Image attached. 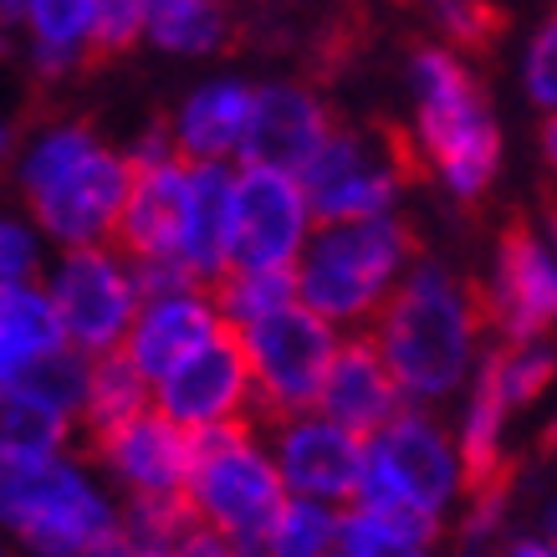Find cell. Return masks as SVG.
<instances>
[{"label": "cell", "instance_id": "cell-1", "mask_svg": "<svg viewBox=\"0 0 557 557\" xmlns=\"http://www.w3.org/2000/svg\"><path fill=\"white\" fill-rule=\"evenodd\" d=\"M481 297L456 271L435 261H414L388 292V302L373 318V348L384 358L388 379L399 384V399L440 405L450 399L475 369L481 354Z\"/></svg>", "mask_w": 557, "mask_h": 557}, {"label": "cell", "instance_id": "cell-2", "mask_svg": "<svg viewBox=\"0 0 557 557\" xmlns=\"http://www.w3.org/2000/svg\"><path fill=\"white\" fill-rule=\"evenodd\" d=\"M128 159L113 153L87 123H51L21 153V189L41 236L62 251L108 246L128 195Z\"/></svg>", "mask_w": 557, "mask_h": 557}, {"label": "cell", "instance_id": "cell-3", "mask_svg": "<svg viewBox=\"0 0 557 557\" xmlns=\"http://www.w3.org/2000/svg\"><path fill=\"white\" fill-rule=\"evenodd\" d=\"M409 267H414V236L394 215H373L318 225L292 267V282L297 302L327 327H363L379 318V307Z\"/></svg>", "mask_w": 557, "mask_h": 557}, {"label": "cell", "instance_id": "cell-4", "mask_svg": "<svg viewBox=\"0 0 557 557\" xmlns=\"http://www.w3.org/2000/svg\"><path fill=\"white\" fill-rule=\"evenodd\" d=\"M414 83V153L456 200H481L502 170V134L491 123L475 72L450 47H420L409 62Z\"/></svg>", "mask_w": 557, "mask_h": 557}, {"label": "cell", "instance_id": "cell-5", "mask_svg": "<svg viewBox=\"0 0 557 557\" xmlns=\"http://www.w3.org/2000/svg\"><path fill=\"white\" fill-rule=\"evenodd\" d=\"M185 496L195 507V522L210 527L215 537L256 547L267 537L271 517L282 511L287 491L271 466V450L251 435V424H215L189 435V481Z\"/></svg>", "mask_w": 557, "mask_h": 557}, {"label": "cell", "instance_id": "cell-6", "mask_svg": "<svg viewBox=\"0 0 557 557\" xmlns=\"http://www.w3.org/2000/svg\"><path fill=\"white\" fill-rule=\"evenodd\" d=\"M0 522L41 557H87L119 537L102 491L62 456L0 466Z\"/></svg>", "mask_w": 557, "mask_h": 557}, {"label": "cell", "instance_id": "cell-7", "mask_svg": "<svg viewBox=\"0 0 557 557\" xmlns=\"http://www.w3.org/2000/svg\"><path fill=\"white\" fill-rule=\"evenodd\" d=\"M460 496V456L456 440L440 430L435 414L399 409L384 430L363 440V471H358L354 507L363 511H414L445 517Z\"/></svg>", "mask_w": 557, "mask_h": 557}, {"label": "cell", "instance_id": "cell-8", "mask_svg": "<svg viewBox=\"0 0 557 557\" xmlns=\"http://www.w3.org/2000/svg\"><path fill=\"white\" fill-rule=\"evenodd\" d=\"M409 164H414V149L399 134L333 128L297 180H302V195L312 205V220L318 225H343V220L394 215Z\"/></svg>", "mask_w": 557, "mask_h": 557}, {"label": "cell", "instance_id": "cell-9", "mask_svg": "<svg viewBox=\"0 0 557 557\" xmlns=\"http://www.w3.org/2000/svg\"><path fill=\"white\" fill-rule=\"evenodd\" d=\"M236 338L240 354H246V369H251V405L267 420L312 414L322 373H327L333 348H338V327H327L302 302H292L271 318L251 322V327H240Z\"/></svg>", "mask_w": 557, "mask_h": 557}, {"label": "cell", "instance_id": "cell-10", "mask_svg": "<svg viewBox=\"0 0 557 557\" xmlns=\"http://www.w3.org/2000/svg\"><path fill=\"white\" fill-rule=\"evenodd\" d=\"M47 302L57 312L62 343L72 354L83 358L119 354L123 338H128V322L138 312L134 267L113 246L62 251V261H57V271L47 282Z\"/></svg>", "mask_w": 557, "mask_h": 557}, {"label": "cell", "instance_id": "cell-11", "mask_svg": "<svg viewBox=\"0 0 557 557\" xmlns=\"http://www.w3.org/2000/svg\"><path fill=\"white\" fill-rule=\"evenodd\" d=\"M318 220L302 195V180L261 164H236L231 174V267L292 271Z\"/></svg>", "mask_w": 557, "mask_h": 557}, {"label": "cell", "instance_id": "cell-12", "mask_svg": "<svg viewBox=\"0 0 557 557\" xmlns=\"http://www.w3.org/2000/svg\"><path fill=\"white\" fill-rule=\"evenodd\" d=\"M153 409L170 424H180L185 435L246 420V409H251V369H246L236 333L220 327L205 348H195L185 363H174L153 384Z\"/></svg>", "mask_w": 557, "mask_h": 557}, {"label": "cell", "instance_id": "cell-13", "mask_svg": "<svg viewBox=\"0 0 557 557\" xmlns=\"http://www.w3.org/2000/svg\"><path fill=\"white\" fill-rule=\"evenodd\" d=\"M557 312V261L547 236L532 225H511L496 246L491 292L481 297V318L507 343H532L553 327Z\"/></svg>", "mask_w": 557, "mask_h": 557}, {"label": "cell", "instance_id": "cell-14", "mask_svg": "<svg viewBox=\"0 0 557 557\" xmlns=\"http://www.w3.org/2000/svg\"><path fill=\"white\" fill-rule=\"evenodd\" d=\"M271 466L282 475V491H287V496L338 507V502H354V491H358L363 440L348 435L343 424L322 420L318 409H312V414H292V420H276Z\"/></svg>", "mask_w": 557, "mask_h": 557}, {"label": "cell", "instance_id": "cell-15", "mask_svg": "<svg viewBox=\"0 0 557 557\" xmlns=\"http://www.w3.org/2000/svg\"><path fill=\"white\" fill-rule=\"evenodd\" d=\"M327 134H333V119H327V108L318 102V92H307L302 83L256 87L251 123H246L236 164H261V170L302 174L307 159L322 149V138Z\"/></svg>", "mask_w": 557, "mask_h": 557}, {"label": "cell", "instance_id": "cell-16", "mask_svg": "<svg viewBox=\"0 0 557 557\" xmlns=\"http://www.w3.org/2000/svg\"><path fill=\"white\" fill-rule=\"evenodd\" d=\"M220 327H225V322H220L215 302H210L200 287L170 292V297H144L119 354L128 358L153 388L174 363H185L195 348H205V343L215 338Z\"/></svg>", "mask_w": 557, "mask_h": 557}, {"label": "cell", "instance_id": "cell-17", "mask_svg": "<svg viewBox=\"0 0 557 557\" xmlns=\"http://www.w3.org/2000/svg\"><path fill=\"white\" fill-rule=\"evenodd\" d=\"M98 456L134 496H180L189 481V435L153 405L98 435Z\"/></svg>", "mask_w": 557, "mask_h": 557}, {"label": "cell", "instance_id": "cell-18", "mask_svg": "<svg viewBox=\"0 0 557 557\" xmlns=\"http://www.w3.org/2000/svg\"><path fill=\"white\" fill-rule=\"evenodd\" d=\"M312 409H318L322 420L343 424V430L358 435V440H369L373 430H384V424L405 409L399 384L388 379L373 338H338L333 363H327V373H322L318 405Z\"/></svg>", "mask_w": 557, "mask_h": 557}, {"label": "cell", "instance_id": "cell-19", "mask_svg": "<svg viewBox=\"0 0 557 557\" xmlns=\"http://www.w3.org/2000/svg\"><path fill=\"white\" fill-rule=\"evenodd\" d=\"M180 215H185V159L174 153L164 164H138L128 174V195H123L119 225H113L119 256L123 261H174Z\"/></svg>", "mask_w": 557, "mask_h": 557}, {"label": "cell", "instance_id": "cell-20", "mask_svg": "<svg viewBox=\"0 0 557 557\" xmlns=\"http://www.w3.org/2000/svg\"><path fill=\"white\" fill-rule=\"evenodd\" d=\"M231 174L236 164H189L185 159V215L174 261L195 287H215L231 271Z\"/></svg>", "mask_w": 557, "mask_h": 557}, {"label": "cell", "instance_id": "cell-21", "mask_svg": "<svg viewBox=\"0 0 557 557\" xmlns=\"http://www.w3.org/2000/svg\"><path fill=\"white\" fill-rule=\"evenodd\" d=\"M251 98L256 87L240 77H220V83L195 87L180 108V119L170 123L174 153L189 164H236L246 123H251Z\"/></svg>", "mask_w": 557, "mask_h": 557}, {"label": "cell", "instance_id": "cell-22", "mask_svg": "<svg viewBox=\"0 0 557 557\" xmlns=\"http://www.w3.org/2000/svg\"><path fill=\"white\" fill-rule=\"evenodd\" d=\"M507 394H502V379H496V354H486L471 369V399H466V414H460V491H475L496 481L507 471L502 466V430H507Z\"/></svg>", "mask_w": 557, "mask_h": 557}, {"label": "cell", "instance_id": "cell-23", "mask_svg": "<svg viewBox=\"0 0 557 557\" xmlns=\"http://www.w3.org/2000/svg\"><path fill=\"white\" fill-rule=\"evenodd\" d=\"M21 26L32 32V57L47 77H62L92 57L98 0H26Z\"/></svg>", "mask_w": 557, "mask_h": 557}, {"label": "cell", "instance_id": "cell-24", "mask_svg": "<svg viewBox=\"0 0 557 557\" xmlns=\"http://www.w3.org/2000/svg\"><path fill=\"white\" fill-rule=\"evenodd\" d=\"M72 420L47 399H36L32 388L5 384L0 388V466H26V460L62 456Z\"/></svg>", "mask_w": 557, "mask_h": 557}, {"label": "cell", "instance_id": "cell-25", "mask_svg": "<svg viewBox=\"0 0 557 557\" xmlns=\"http://www.w3.org/2000/svg\"><path fill=\"white\" fill-rule=\"evenodd\" d=\"M57 348H67L62 343V327H57V312L47 302V287H11L0 292V358L16 369V379L32 369L36 358L57 354Z\"/></svg>", "mask_w": 557, "mask_h": 557}, {"label": "cell", "instance_id": "cell-26", "mask_svg": "<svg viewBox=\"0 0 557 557\" xmlns=\"http://www.w3.org/2000/svg\"><path fill=\"white\" fill-rule=\"evenodd\" d=\"M149 405H153L149 379L123 354L87 358V388H83V409H77V414L92 424V435H108L113 424L134 420V414H144Z\"/></svg>", "mask_w": 557, "mask_h": 557}, {"label": "cell", "instance_id": "cell-27", "mask_svg": "<svg viewBox=\"0 0 557 557\" xmlns=\"http://www.w3.org/2000/svg\"><path fill=\"white\" fill-rule=\"evenodd\" d=\"M144 36L180 57H205L225 41V5L220 0H144Z\"/></svg>", "mask_w": 557, "mask_h": 557}, {"label": "cell", "instance_id": "cell-28", "mask_svg": "<svg viewBox=\"0 0 557 557\" xmlns=\"http://www.w3.org/2000/svg\"><path fill=\"white\" fill-rule=\"evenodd\" d=\"M215 312L220 322L240 333V327H251V322L271 318V312H282V307L297 302V282H292V271H246V267H231L225 276L215 282Z\"/></svg>", "mask_w": 557, "mask_h": 557}, {"label": "cell", "instance_id": "cell-29", "mask_svg": "<svg viewBox=\"0 0 557 557\" xmlns=\"http://www.w3.org/2000/svg\"><path fill=\"white\" fill-rule=\"evenodd\" d=\"M333 547H338V507L302 496H287L261 537V557H327Z\"/></svg>", "mask_w": 557, "mask_h": 557}, {"label": "cell", "instance_id": "cell-30", "mask_svg": "<svg viewBox=\"0 0 557 557\" xmlns=\"http://www.w3.org/2000/svg\"><path fill=\"white\" fill-rule=\"evenodd\" d=\"M420 11L430 16V26L450 41V51H481L507 26V16H502L491 0H420Z\"/></svg>", "mask_w": 557, "mask_h": 557}, {"label": "cell", "instance_id": "cell-31", "mask_svg": "<svg viewBox=\"0 0 557 557\" xmlns=\"http://www.w3.org/2000/svg\"><path fill=\"white\" fill-rule=\"evenodd\" d=\"M338 553L343 557H430L420 537H409L405 527H394L379 511H343L338 517Z\"/></svg>", "mask_w": 557, "mask_h": 557}, {"label": "cell", "instance_id": "cell-32", "mask_svg": "<svg viewBox=\"0 0 557 557\" xmlns=\"http://www.w3.org/2000/svg\"><path fill=\"white\" fill-rule=\"evenodd\" d=\"M195 507L189 496H134L128 507V547H180L195 532Z\"/></svg>", "mask_w": 557, "mask_h": 557}, {"label": "cell", "instance_id": "cell-33", "mask_svg": "<svg viewBox=\"0 0 557 557\" xmlns=\"http://www.w3.org/2000/svg\"><path fill=\"white\" fill-rule=\"evenodd\" d=\"M21 388H32L36 399H47L51 409H62V414H77L83 409V388H87V358L72 354V348H57V354L36 358L32 369L16 379Z\"/></svg>", "mask_w": 557, "mask_h": 557}, {"label": "cell", "instance_id": "cell-34", "mask_svg": "<svg viewBox=\"0 0 557 557\" xmlns=\"http://www.w3.org/2000/svg\"><path fill=\"white\" fill-rule=\"evenodd\" d=\"M496 354V379H502V394L507 405H532L542 388L553 384V348L542 338L532 343H507V348H491Z\"/></svg>", "mask_w": 557, "mask_h": 557}, {"label": "cell", "instance_id": "cell-35", "mask_svg": "<svg viewBox=\"0 0 557 557\" xmlns=\"http://www.w3.org/2000/svg\"><path fill=\"white\" fill-rule=\"evenodd\" d=\"M36 271H41V240H36V231L16 215H0V292L36 282Z\"/></svg>", "mask_w": 557, "mask_h": 557}, {"label": "cell", "instance_id": "cell-36", "mask_svg": "<svg viewBox=\"0 0 557 557\" xmlns=\"http://www.w3.org/2000/svg\"><path fill=\"white\" fill-rule=\"evenodd\" d=\"M144 41V0H98V26H92V57H113Z\"/></svg>", "mask_w": 557, "mask_h": 557}, {"label": "cell", "instance_id": "cell-37", "mask_svg": "<svg viewBox=\"0 0 557 557\" xmlns=\"http://www.w3.org/2000/svg\"><path fill=\"white\" fill-rule=\"evenodd\" d=\"M527 92H532L537 108H553L557 102V26L553 21L527 47Z\"/></svg>", "mask_w": 557, "mask_h": 557}, {"label": "cell", "instance_id": "cell-38", "mask_svg": "<svg viewBox=\"0 0 557 557\" xmlns=\"http://www.w3.org/2000/svg\"><path fill=\"white\" fill-rule=\"evenodd\" d=\"M21 11H26V0H0V26H16Z\"/></svg>", "mask_w": 557, "mask_h": 557}, {"label": "cell", "instance_id": "cell-39", "mask_svg": "<svg viewBox=\"0 0 557 557\" xmlns=\"http://www.w3.org/2000/svg\"><path fill=\"white\" fill-rule=\"evenodd\" d=\"M128 553H134V547H128L123 537H113L108 547H98V553H87V557H128Z\"/></svg>", "mask_w": 557, "mask_h": 557}, {"label": "cell", "instance_id": "cell-40", "mask_svg": "<svg viewBox=\"0 0 557 557\" xmlns=\"http://www.w3.org/2000/svg\"><path fill=\"white\" fill-rule=\"evenodd\" d=\"M511 557H553V547H547V542H522Z\"/></svg>", "mask_w": 557, "mask_h": 557}, {"label": "cell", "instance_id": "cell-41", "mask_svg": "<svg viewBox=\"0 0 557 557\" xmlns=\"http://www.w3.org/2000/svg\"><path fill=\"white\" fill-rule=\"evenodd\" d=\"M128 557H180V553H174V547H134Z\"/></svg>", "mask_w": 557, "mask_h": 557}, {"label": "cell", "instance_id": "cell-42", "mask_svg": "<svg viewBox=\"0 0 557 557\" xmlns=\"http://www.w3.org/2000/svg\"><path fill=\"white\" fill-rule=\"evenodd\" d=\"M5 149H11V134H5V123H0V164H5Z\"/></svg>", "mask_w": 557, "mask_h": 557}, {"label": "cell", "instance_id": "cell-43", "mask_svg": "<svg viewBox=\"0 0 557 557\" xmlns=\"http://www.w3.org/2000/svg\"><path fill=\"white\" fill-rule=\"evenodd\" d=\"M0 51H5V26H0Z\"/></svg>", "mask_w": 557, "mask_h": 557}, {"label": "cell", "instance_id": "cell-44", "mask_svg": "<svg viewBox=\"0 0 557 557\" xmlns=\"http://www.w3.org/2000/svg\"><path fill=\"white\" fill-rule=\"evenodd\" d=\"M327 557H343V553H338V547H333V553H327Z\"/></svg>", "mask_w": 557, "mask_h": 557}]
</instances>
